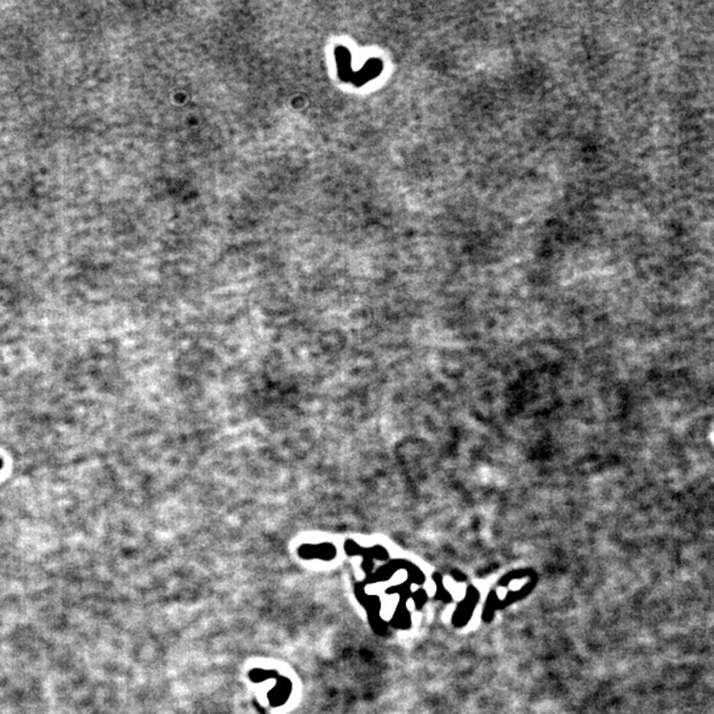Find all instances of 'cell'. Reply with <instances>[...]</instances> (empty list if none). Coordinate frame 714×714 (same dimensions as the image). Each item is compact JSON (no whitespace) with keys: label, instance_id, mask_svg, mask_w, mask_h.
I'll return each instance as SVG.
<instances>
[{"label":"cell","instance_id":"1","mask_svg":"<svg viewBox=\"0 0 714 714\" xmlns=\"http://www.w3.org/2000/svg\"><path fill=\"white\" fill-rule=\"evenodd\" d=\"M1 467H3V460L0 459V470H1Z\"/></svg>","mask_w":714,"mask_h":714}]
</instances>
